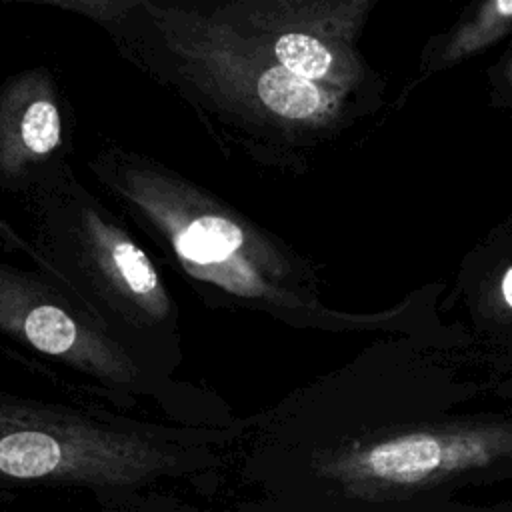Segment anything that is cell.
<instances>
[{
	"mask_svg": "<svg viewBox=\"0 0 512 512\" xmlns=\"http://www.w3.org/2000/svg\"><path fill=\"white\" fill-rule=\"evenodd\" d=\"M496 8L502 12V14H512V0H500L496 2Z\"/></svg>",
	"mask_w": 512,
	"mask_h": 512,
	"instance_id": "9",
	"label": "cell"
},
{
	"mask_svg": "<svg viewBox=\"0 0 512 512\" xmlns=\"http://www.w3.org/2000/svg\"><path fill=\"white\" fill-rule=\"evenodd\" d=\"M76 114L56 72L28 66L0 80V194L22 202L72 164Z\"/></svg>",
	"mask_w": 512,
	"mask_h": 512,
	"instance_id": "4",
	"label": "cell"
},
{
	"mask_svg": "<svg viewBox=\"0 0 512 512\" xmlns=\"http://www.w3.org/2000/svg\"><path fill=\"white\" fill-rule=\"evenodd\" d=\"M506 450V438L486 432H410L356 452L334 474L352 486L406 488L484 466Z\"/></svg>",
	"mask_w": 512,
	"mask_h": 512,
	"instance_id": "5",
	"label": "cell"
},
{
	"mask_svg": "<svg viewBox=\"0 0 512 512\" xmlns=\"http://www.w3.org/2000/svg\"><path fill=\"white\" fill-rule=\"evenodd\" d=\"M0 352L70 396L132 414L146 398L162 402L168 384L106 334L54 278L4 258Z\"/></svg>",
	"mask_w": 512,
	"mask_h": 512,
	"instance_id": "3",
	"label": "cell"
},
{
	"mask_svg": "<svg viewBox=\"0 0 512 512\" xmlns=\"http://www.w3.org/2000/svg\"><path fill=\"white\" fill-rule=\"evenodd\" d=\"M258 96L266 108L284 118H308L322 102L314 82L294 76L282 66H272L260 76Z\"/></svg>",
	"mask_w": 512,
	"mask_h": 512,
	"instance_id": "6",
	"label": "cell"
},
{
	"mask_svg": "<svg viewBox=\"0 0 512 512\" xmlns=\"http://www.w3.org/2000/svg\"><path fill=\"white\" fill-rule=\"evenodd\" d=\"M278 66L304 80H318L332 64L330 50L314 36L302 32H286L274 44Z\"/></svg>",
	"mask_w": 512,
	"mask_h": 512,
	"instance_id": "7",
	"label": "cell"
},
{
	"mask_svg": "<svg viewBox=\"0 0 512 512\" xmlns=\"http://www.w3.org/2000/svg\"><path fill=\"white\" fill-rule=\"evenodd\" d=\"M18 204L46 274L138 362L164 376L174 346V302L136 232L72 164Z\"/></svg>",
	"mask_w": 512,
	"mask_h": 512,
	"instance_id": "1",
	"label": "cell"
},
{
	"mask_svg": "<svg viewBox=\"0 0 512 512\" xmlns=\"http://www.w3.org/2000/svg\"><path fill=\"white\" fill-rule=\"evenodd\" d=\"M184 462L178 432L132 412L0 386V482L132 496Z\"/></svg>",
	"mask_w": 512,
	"mask_h": 512,
	"instance_id": "2",
	"label": "cell"
},
{
	"mask_svg": "<svg viewBox=\"0 0 512 512\" xmlns=\"http://www.w3.org/2000/svg\"><path fill=\"white\" fill-rule=\"evenodd\" d=\"M502 294H504L506 302L512 306V268L506 272V276L502 280Z\"/></svg>",
	"mask_w": 512,
	"mask_h": 512,
	"instance_id": "8",
	"label": "cell"
}]
</instances>
